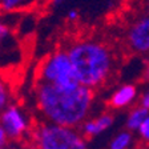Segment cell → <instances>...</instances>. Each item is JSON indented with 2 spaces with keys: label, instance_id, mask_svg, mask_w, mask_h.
<instances>
[{
  "label": "cell",
  "instance_id": "cell-5",
  "mask_svg": "<svg viewBox=\"0 0 149 149\" xmlns=\"http://www.w3.org/2000/svg\"><path fill=\"white\" fill-rule=\"evenodd\" d=\"M0 127L8 139H20L28 129V118L19 107L9 104L0 112Z\"/></svg>",
  "mask_w": 149,
  "mask_h": 149
},
{
  "label": "cell",
  "instance_id": "cell-21",
  "mask_svg": "<svg viewBox=\"0 0 149 149\" xmlns=\"http://www.w3.org/2000/svg\"><path fill=\"white\" fill-rule=\"evenodd\" d=\"M0 53H1V47H0Z\"/></svg>",
  "mask_w": 149,
  "mask_h": 149
},
{
  "label": "cell",
  "instance_id": "cell-10",
  "mask_svg": "<svg viewBox=\"0 0 149 149\" xmlns=\"http://www.w3.org/2000/svg\"><path fill=\"white\" fill-rule=\"evenodd\" d=\"M36 0H0V11L3 12H16L20 9L31 7Z\"/></svg>",
  "mask_w": 149,
  "mask_h": 149
},
{
  "label": "cell",
  "instance_id": "cell-4",
  "mask_svg": "<svg viewBox=\"0 0 149 149\" xmlns=\"http://www.w3.org/2000/svg\"><path fill=\"white\" fill-rule=\"evenodd\" d=\"M37 81L60 87L77 85V79L65 49H57L48 55L39 67Z\"/></svg>",
  "mask_w": 149,
  "mask_h": 149
},
{
  "label": "cell",
  "instance_id": "cell-14",
  "mask_svg": "<svg viewBox=\"0 0 149 149\" xmlns=\"http://www.w3.org/2000/svg\"><path fill=\"white\" fill-rule=\"evenodd\" d=\"M9 35H11V29H9V27L1 20V19H0V43H1L3 40H6V39H8Z\"/></svg>",
  "mask_w": 149,
  "mask_h": 149
},
{
  "label": "cell",
  "instance_id": "cell-1",
  "mask_svg": "<svg viewBox=\"0 0 149 149\" xmlns=\"http://www.w3.org/2000/svg\"><path fill=\"white\" fill-rule=\"evenodd\" d=\"M36 104L48 123L76 128L87 118L95 92L84 85L60 87L37 81Z\"/></svg>",
  "mask_w": 149,
  "mask_h": 149
},
{
  "label": "cell",
  "instance_id": "cell-11",
  "mask_svg": "<svg viewBox=\"0 0 149 149\" xmlns=\"http://www.w3.org/2000/svg\"><path fill=\"white\" fill-rule=\"evenodd\" d=\"M133 136L130 134V132L128 130H123L118 134H116L115 139L111 141L109 149H128L132 144Z\"/></svg>",
  "mask_w": 149,
  "mask_h": 149
},
{
  "label": "cell",
  "instance_id": "cell-20",
  "mask_svg": "<svg viewBox=\"0 0 149 149\" xmlns=\"http://www.w3.org/2000/svg\"><path fill=\"white\" fill-rule=\"evenodd\" d=\"M146 7H148V11H149V0H146Z\"/></svg>",
  "mask_w": 149,
  "mask_h": 149
},
{
  "label": "cell",
  "instance_id": "cell-2",
  "mask_svg": "<svg viewBox=\"0 0 149 149\" xmlns=\"http://www.w3.org/2000/svg\"><path fill=\"white\" fill-rule=\"evenodd\" d=\"M77 83L91 89L101 87L115 69L112 48L96 39H80L65 48Z\"/></svg>",
  "mask_w": 149,
  "mask_h": 149
},
{
  "label": "cell",
  "instance_id": "cell-16",
  "mask_svg": "<svg viewBox=\"0 0 149 149\" xmlns=\"http://www.w3.org/2000/svg\"><path fill=\"white\" fill-rule=\"evenodd\" d=\"M7 141H8V137H7L6 132L3 130V128L0 127V149H4V148H6Z\"/></svg>",
  "mask_w": 149,
  "mask_h": 149
},
{
  "label": "cell",
  "instance_id": "cell-8",
  "mask_svg": "<svg viewBox=\"0 0 149 149\" xmlns=\"http://www.w3.org/2000/svg\"><path fill=\"white\" fill-rule=\"evenodd\" d=\"M137 97V89L133 84H124L112 93L108 105L113 109H121L130 105Z\"/></svg>",
  "mask_w": 149,
  "mask_h": 149
},
{
  "label": "cell",
  "instance_id": "cell-13",
  "mask_svg": "<svg viewBox=\"0 0 149 149\" xmlns=\"http://www.w3.org/2000/svg\"><path fill=\"white\" fill-rule=\"evenodd\" d=\"M137 132H139L140 137H141L144 141L149 143V113L145 117V120L143 121V124L140 125V128L137 129Z\"/></svg>",
  "mask_w": 149,
  "mask_h": 149
},
{
  "label": "cell",
  "instance_id": "cell-15",
  "mask_svg": "<svg viewBox=\"0 0 149 149\" xmlns=\"http://www.w3.org/2000/svg\"><path fill=\"white\" fill-rule=\"evenodd\" d=\"M140 107H143V108L149 111V89L143 93V96L140 99Z\"/></svg>",
  "mask_w": 149,
  "mask_h": 149
},
{
  "label": "cell",
  "instance_id": "cell-18",
  "mask_svg": "<svg viewBox=\"0 0 149 149\" xmlns=\"http://www.w3.org/2000/svg\"><path fill=\"white\" fill-rule=\"evenodd\" d=\"M143 77L145 81H149V63L146 64L145 69H144V74H143Z\"/></svg>",
  "mask_w": 149,
  "mask_h": 149
},
{
  "label": "cell",
  "instance_id": "cell-3",
  "mask_svg": "<svg viewBox=\"0 0 149 149\" xmlns=\"http://www.w3.org/2000/svg\"><path fill=\"white\" fill-rule=\"evenodd\" d=\"M37 149H87L83 134L74 128L43 123L35 129Z\"/></svg>",
  "mask_w": 149,
  "mask_h": 149
},
{
  "label": "cell",
  "instance_id": "cell-7",
  "mask_svg": "<svg viewBox=\"0 0 149 149\" xmlns=\"http://www.w3.org/2000/svg\"><path fill=\"white\" fill-rule=\"evenodd\" d=\"M113 124V116L111 113H102L99 117L92 120H84L81 124V132L83 137H95L101 134Z\"/></svg>",
  "mask_w": 149,
  "mask_h": 149
},
{
  "label": "cell",
  "instance_id": "cell-17",
  "mask_svg": "<svg viewBox=\"0 0 149 149\" xmlns=\"http://www.w3.org/2000/svg\"><path fill=\"white\" fill-rule=\"evenodd\" d=\"M79 11L77 9H69L68 13H67V19H68L69 22H76L79 19Z\"/></svg>",
  "mask_w": 149,
  "mask_h": 149
},
{
  "label": "cell",
  "instance_id": "cell-12",
  "mask_svg": "<svg viewBox=\"0 0 149 149\" xmlns=\"http://www.w3.org/2000/svg\"><path fill=\"white\" fill-rule=\"evenodd\" d=\"M11 88L4 77L0 74V112L4 111L11 104Z\"/></svg>",
  "mask_w": 149,
  "mask_h": 149
},
{
  "label": "cell",
  "instance_id": "cell-19",
  "mask_svg": "<svg viewBox=\"0 0 149 149\" xmlns=\"http://www.w3.org/2000/svg\"><path fill=\"white\" fill-rule=\"evenodd\" d=\"M67 0H51V4H52L53 7H60L61 4H64Z\"/></svg>",
  "mask_w": 149,
  "mask_h": 149
},
{
  "label": "cell",
  "instance_id": "cell-6",
  "mask_svg": "<svg viewBox=\"0 0 149 149\" xmlns=\"http://www.w3.org/2000/svg\"><path fill=\"white\" fill-rule=\"evenodd\" d=\"M127 44L134 53H149V16H144L130 25Z\"/></svg>",
  "mask_w": 149,
  "mask_h": 149
},
{
  "label": "cell",
  "instance_id": "cell-9",
  "mask_svg": "<svg viewBox=\"0 0 149 149\" xmlns=\"http://www.w3.org/2000/svg\"><path fill=\"white\" fill-rule=\"evenodd\" d=\"M148 113L149 111L143 107H137V108L132 109L127 117V128L129 130H137L140 125L143 124V121L145 120V117L148 116Z\"/></svg>",
  "mask_w": 149,
  "mask_h": 149
}]
</instances>
